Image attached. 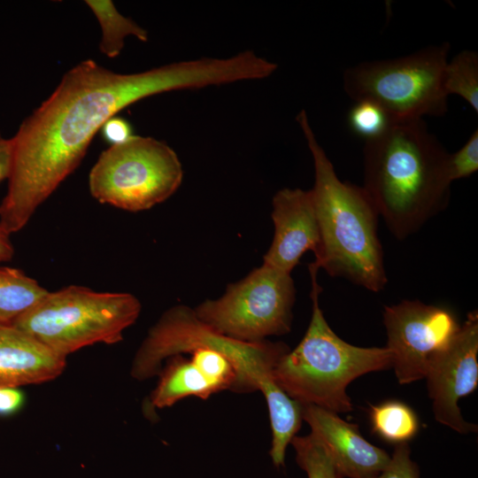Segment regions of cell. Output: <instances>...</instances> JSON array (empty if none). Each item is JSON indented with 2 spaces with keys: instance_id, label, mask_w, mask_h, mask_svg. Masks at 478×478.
I'll list each match as a JSON object with an SVG mask.
<instances>
[{
  "instance_id": "10",
  "label": "cell",
  "mask_w": 478,
  "mask_h": 478,
  "mask_svg": "<svg viewBox=\"0 0 478 478\" xmlns=\"http://www.w3.org/2000/svg\"><path fill=\"white\" fill-rule=\"evenodd\" d=\"M383 324L388 336L386 347L392 355V367L400 384L423 379L430 360L460 328L451 311L419 300L385 306Z\"/></svg>"
},
{
  "instance_id": "21",
  "label": "cell",
  "mask_w": 478,
  "mask_h": 478,
  "mask_svg": "<svg viewBox=\"0 0 478 478\" xmlns=\"http://www.w3.org/2000/svg\"><path fill=\"white\" fill-rule=\"evenodd\" d=\"M391 123L388 113L380 105L368 100L355 102L348 113L349 127L365 141L381 135Z\"/></svg>"
},
{
  "instance_id": "17",
  "label": "cell",
  "mask_w": 478,
  "mask_h": 478,
  "mask_svg": "<svg viewBox=\"0 0 478 478\" xmlns=\"http://www.w3.org/2000/svg\"><path fill=\"white\" fill-rule=\"evenodd\" d=\"M85 3L99 22L102 30L99 49L108 58H115L120 53L128 35L147 42L148 32L131 19L121 15L112 1L88 0Z\"/></svg>"
},
{
  "instance_id": "2",
  "label": "cell",
  "mask_w": 478,
  "mask_h": 478,
  "mask_svg": "<svg viewBox=\"0 0 478 478\" xmlns=\"http://www.w3.org/2000/svg\"><path fill=\"white\" fill-rule=\"evenodd\" d=\"M365 142L362 188L389 231L404 240L446 207L449 153L423 119L392 121Z\"/></svg>"
},
{
  "instance_id": "5",
  "label": "cell",
  "mask_w": 478,
  "mask_h": 478,
  "mask_svg": "<svg viewBox=\"0 0 478 478\" xmlns=\"http://www.w3.org/2000/svg\"><path fill=\"white\" fill-rule=\"evenodd\" d=\"M320 269L312 263V312L297 346L285 353L273 371L275 383L299 404L312 405L335 413L352 411L347 386L370 372L392 367L387 347H358L341 339L329 327L320 307Z\"/></svg>"
},
{
  "instance_id": "20",
  "label": "cell",
  "mask_w": 478,
  "mask_h": 478,
  "mask_svg": "<svg viewBox=\"0 0 478 478\" xmlns=\"http://www.w3.org/2000/svg\"><path fill=\"white\" fill-rule=\"evenodd\" d=\"M298 466L308 478H343L323 443L312 433L291 441Z\"/></svg>"
},
{
  "instance_id": "4",
  "label": "cell",
  "mask_w": 478,
  "mask_h": 478,
  "mask_svg": "<svg viewBox=\"0 0 478 478\" xmlns=\"http://www.w3.org/2000/svg\"><path fill=\"white\" fill-rule=\"evenodd\" d=\"M314 166L311 189L320 235L317 268L378 292L386 275L378 236V213L364 189L341 181L318 143L305 111L297 115Z\"/></svg>"
},
{
  "instance_id": "8",
  "label": "cell",
  "mask_w": 478,
  "mask_h": 478,
  "mask_svg": "<svg viewBox=\"0 0 478 478\" xmlns=\"http://www.w3.org/2000/svg\"><path fill=\"white\" fill-rule=\"evenodd\" d=\"M182 178L181 163L169 145L132 135L102 151L89 172V188L101 204L140 212L169 198Z\"/></svg>"
},
{
  "instance_id": "16",
  "label": "cell",
  "mask_w": 478,
  "mask_h": 478,
  "mask_svg": "<svg viewBox=\"0 0 478 478\" xmlns=\"http://www.w3.org/2000/svg\"><path fill=\"white\" fill-rule=\"evenodd\" d=\"M48 293L49 290L22 270L0 266V323L12 324Z\"/></svg>"
},
{
  "instance_id": "13",
  "label": "cell",
  "mask_w": 478,
  "mask_h": 478,
  "mask_svg": "<svg viewBox=\"0 0 478 478\" xmlns=\"http://www.w3.org/2000/svg\"><path fill=\"white\" fill-rule=\"evenodd\" d=\"M302 416L311 433L326 447L343 478H374L389 462L390 455L386 451L366 441L358 425L343 420L338 413L305 405Z\"/></svg>"
},
{
  "instance_id": "19",
  "label": "cell",
  "mask_w": 478,
  "mask_h": 478,
  "mask_svg": "<svg viewBox=\"0 0 478 478\" xmlns=\"http://www.w3.org/2000/svg\"><path fill=\"white\" fill-rule=\"evenodd\" d=\"M443 89L449 96L458 95L478 112V54L465 50L448 60L443 72Z\"/></svg>"
},
{
  "instance_id": "7",
  "label": "cell",
  "mask_w": 478,
  "mask_h": 478,
  "mask_svg": "<svg viewBox=\"0 0 478 478\" xmlns=\"http://www.w3.org/2000/svg\"><path fill=\"white\" fill-rule=\"evenodd\" d=\"M450 45L443 42L410 55L366 61L343 73V89L354 100L380 105L392 121L442 116L447 111L443 72Z\"/></svg>"
},
{
  "instance_id": "26",
  "label": "cell",
  "mask_w": 478,
  "mask_h": 478,
  "mask_svg": "<svg viewBox=\"0 0 478 478\" xmlns=\"http://www.w3.org/2000/svg\"><path fill=\"white\" fill-rule=\"evenodd\" d=\"M12 141L0 133V183L8 180L12 166Z\"/></svg>"
},
{
  "instance_id": "14",
  "label": "cell",
  "mask_w": 478,
  "mask_h": 478,
  "mask_svg": "<svg viewBox=\"0 0 478 478\" xmlns=\"http://www.w3.org/2000/svg\"><path fill=\"white\" fill-rule=\"evenodd\" d=\"M66 366V358L13 325L0 323V388L47 382Z\"/></svg>"
},
{
  "instance_id": "18",
  "label": "cell",
  "mask_w": 478,
  "mask_h": 478,
  "mask_svg": "<svg viewBox=\"0 0 478 478\" xmlns=\"http://www.w3.org/2000/svg\"><path fill=\"white\" fill-rule=\"evenodd\" d=\"M370 422L374 434L395 444L412 440L420 429L416 412L398 400H388L371 405Z\"/></svg>"
},
{
  "instance_id": "27",
  "label": "cell",
  "mask_w": 478,
  "mask_h": 478,
  "mask_svg": "<svg viewBox=\"0 0 478 478\" xmlns=\"http://www.w3.org/2000/svg\"><path fill=\"white\" fill-rule=\"evenodd\" d=\"M15 253L11 235L0 226V262H8L12 259Z\"/></svg>"
},
{
  "instance_id": "15",
  "label": "cell",
  "mask_w": 478,
  "mask_h": 478,
  "mask_svg": "<svg viewBox=\"0 0 478 478\" xmlns=\"http://www.w3.org/2000/svg\"><path fill=\"white\" fill-rule=\"evenodd\" d=\"M158 376L157 386L143 404L147 417H153L156 409L172 406L185 397L206 399L217 393L199 368L182 354L167 358Z\"/></svg>"
},
{
  "instance_id": "25",
  "label": "cell",
  "mask_w": 478,
  "mask_h": 478,
  "mask_svg": "<svg viewBox=\"0 0 478 478\" xmlns=\"http://www.w3.org/2000/svg\"><path fill=\"white\" fill-rule=\"evenodd\" d=\"M25 404V394L16 387L0 388V417L17 413Z\"/></svg>"
},
{
  "instance_id": "3",
  "label": "cell",
  "mask_w": 478,
  "mask_h": 478,
  "mask_svg": "<svg viewBox=\"0 0 478 478\" xmlns=\"http://www.w3.org/2000/svg\"><path fill=\"white\" fill-rule=\"evenodd\" d=\"M289 348L283 343L244 342L227 336L202 322L192 308L175 305L149 329L132 361L130 375L144 381L158 375L165 361L189 353L216 392L261 391L266 403L283 391L273 371Z\"/></svg>"
},
{
  "instance_id": "23",
  "label": "cell",
  "mask_w": 478,
  "mask_h": 478,
  "mask_svg": "<svg viewBox=\"0 0 478 478\" xmlns=\"http://www.w3.org/2000/svg\"><path fill=\"white\" fill-rule=\"evenodd\" d=\"M374 478H420L418 465L411 459L407 443L396 444L389 462Z\"/></svg>"
},
{
  "instance_id": "24",
  "label": "cell",
  "mask_w": 478,
  "mask_h": 478,
  "mask_svg": "<svg viewBox=\"0 0 478 478\" xmlns=\"http://www.w3.org/2000/svg\"><path fill=\"white\" fill-rule=\"evenodd\" d=\"M104 138L112 144H119L127 141L133 135L130 125L119 117L108 120L101 128Z\"/></svg>"
},
{
  "instance_id": "22",
  "label": "cell",
  "mask_w": 478,
  "mask_h": 478,
  "mask_svg": "<svg viewBox=\"0 0 478 478\" xmlns=\"http://www.w3.org/2000/svg\"><path fill=\"white\" fill-rule=\"evenodd\" d=\"M478 169V130L475 129L466 143L456 152L448 155L446 170L451 182L466 178Z\"/></svg>"
},
{
  "instance_id": "12",
  "label": "cell",
  "mask_w": 478,
  "mask_h": 478,
  "mask_svg": "<svg viewBox=\"0 0 478 478\" xmlns=\"http://www.w3.org/2000/svg\"><path fill=\"white\" fill-rule=\"evenodd\" d=\"M274 234L263 264L290 274L308 251H319L320 235L311 189L285 188L273 198Z\"/></svg>"
},
{
  "instance_id": "11",
  "label": "cell",
  "mask_w": 478,
  "mask_h": 478,
  "mask_svg": "<svg viewBox=\"0 0 478 478\" xmlns=\"http://www.w3.org/2000/svg\"><path fill=\"white\" fill-rule=\"evenodd\" d=\"M478 312L467 314L449 344L430 360L425 377L436 420L460 434L476 432L466 422L458 402L474 391L478 384Z\"/></svg>"
},
{
  "instance_id": "9",
  "label": "cell",
  "mask_w": 478,
  "mask_h": 478,
  "mask_svg": "<svg viewBox=\"0 0 478 478\" xmlns=\"http://www.w3.org/2000/svg\"><path fill=\"white\" fill-rule=\"evenodd\" d=\"M296 289L290 274L265 264L231 283L218 299L193 309L219 333L244 342H261L291 329Z\"/></svg>"
},
{
  "instance_id": "1",
  "label": "cell",
  "mask_w": 478,
  "mask_h": 478,
  "mask_svg": "<svg viewBox=\"0 0 478 478\" xmlns=\"http://www.w3.org/2000/svg\"><path fill=\"white\" fill-rule=\"evenodd\" d=\"M223 79L221 62L211 58L136 73H114L92 59L80 62L11 138L0 226L10 235L20 231L78 167L96 133L125 107L166 91L220 85Z\"/></svg>"
},
{
  "instance_id": "6",
  "label": "cell",
  "mask_w": 478,
  "mask_h": 478,
  "mask_svg": "<svg viewBox=\"0 0 478 478\" xmlns=\"http://www.w3.org/2000/svg\"><path fill=\"white\" fill-rule=\"evenodd\" d=\"M141 310V303L133 294L70 285L49 291L12 325L66 358L95 343L120 342Z\"/></svg>"
}]
</instances>
